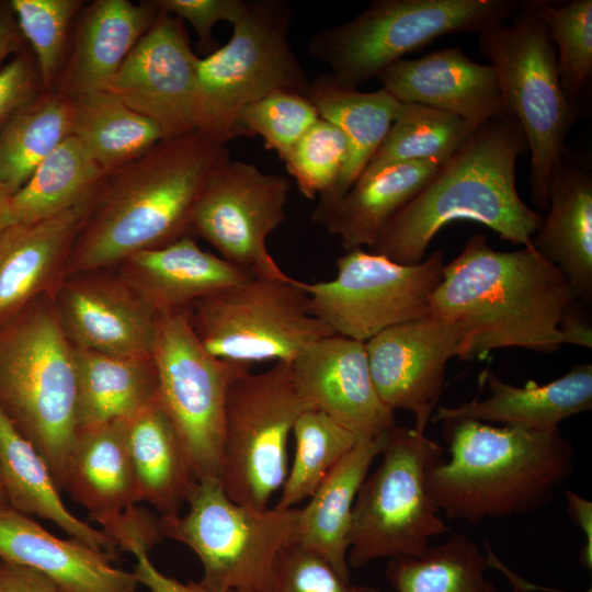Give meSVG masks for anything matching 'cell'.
I'll list each match as a JSON object with an SVG mask.
<instances>
[{"mask_svg": "<svg viewBox=\"0 0 592 592\" xmlns=\"http://www.w3.org/2000/svg\"><path fill=\"white\" fill-rule=\"evenodd\" d=\"M578 299L533 243L498 251L479 234L444 265L429 315L457 328L462 361L506 348L553 353L565 344L562 325Z\"/></svg>", "mask_w": 592, "mask_h": 592, "instance_id": "1", "label": "cell"}, {"mask_svg": "<svg viewBox=\"0 0 592 592\" xmlns=\"http://www.w3.org/2000/svg\"><path fill=\"white\" fill-rule=\"evenodd\" d=\"M227 144L197 129L163 138L141 157L105 172L92 193L61 280L116 266L139 251L190 235L201 189L230 158Z\"/></svg>", "mask_w": 592, "mask_h": 592, "instance_id": "2", "label": "cell"}, {"mask_svg": "<svg viewBox=\"0 0 592 592\" xmlns=\"http://www.w3.org/2000/svg\"><path fill=\"white\" fill-rule=\"evenodd\" d=\"M527 149L515 116L504 109L476 127L422 191L380 231L371 250L401 264H417L435 235L467 219L502 240L531 246L544 216L516 189V161Z\"/></svg>", "mask_w": 592, "mask_h": 592, "instance_id": "3", "label": "cell"}, {"mask_svg": "<svg viewBox=\"0 0 592 592\" xmlns=\"http://www.w3.org/2000/svg\"><path fill=\"white\" fill-rule=\"evenodd\" d=\"M441 422L451 457L432 468L428 490L448 520L478 523L530 513L547 504L573 474L574 447L560 429Z\"/></svg>", "mask_w": 592, "mask_h": 592, "instance_id": "4", "label": "cell"}, {"mask_svg": "<svg viewBox=\"0 0 592 592\" xmlns=\"http://www.w3.org/2000/svg\"><path fill=\"white\" fill-rule=\"evenodd\" d=\"M0 409L45 460L58 488L77 441L73 346L44 295L0 328Z\"/></svg>", "mask_w": 592, "mask_h": 592, "instance_id": "5", "label": "cell"}, {"mask_svg": "<svg viewBox=\"0 0 592 592\" xmlns=\"http://www.w3.org/2000/svg\"><path fill=\"white\" fill-rule=\"evenodd\" d=\"M510 23L478 33L480 54L494 69L508 109L517 119L531 153V197L548 209V182L563 159L577 107L560 86L556 48L536 0H524Z\"/></svg>", "mask_w": 592, "mask_h": 592, "instance_id": "6", "label": "cell"}, {"mask_svg": "<svg viewBox=\"0 0 592 592\" xmlns=\"http://www.w3.org/2000/svg\"><path fill=\"white\" fill-rule=\"evenodd\" d=\"M524 0H375L351 20L314 34L309 55L341 86L357 89L435 38L508 21Z\"/></svg>", "mask_w": 592, "mask_h": 592, "instance_id": "7", "label": "cell"}, {"mask_svg": "<svg viewBox=\"0 0 592 592\" xmlns=\"http://www.w3.org/2000/svg\"><path fill=\"white\" fill-rule=\"evenodd\" d=\"M444 447L414 428L395 424L386 435L379 466L363 481L352 512L348 565L421 557L432 538L449 534L428 490Z\"/></svg>", "mask_w": 592, "mask_h": 592, "instance_id": "8", "label": "cell"}, {"mask_svg": "<svg viewBox=\"0 0 592 592\" xmlns=\"http://www.w3.org/2000/svg\"><path fill=\"white\" fill-rule=\"evenodd\" d=\"M184 515L159 517L163 537L201 560L200 583L210 592H269L276 560L297 543L299 509L258 510L234 502L220 479L193 486Z\"/></svg>", "mask_w": 592, "mask_h": 592, "instance_id": "9", "label": "cell"}, {"mask_svg": "<svg viewBox=\"0 0 592 592\" xmlns=\"http://www.w3.org/2000/svg\"><path fill=\"white\" fill-rule=\"evenodd\" d=\"M186 312L203 348L231 364H291L314 342L334 335L312 315L301 282L288 275H252L197 300Z\"/></svg>", "mask_w": 592, "mask_h": 592, "instance_id": "10", "label": "cell"}, {"mask_svg": "<svg viewBox=\"0 0 592 592\" xmlns=\"http://www.w3.org/2000/svg\"><path fill=\"white\" fill-rule=\"evenodd\" d=\"M291 18L286 1H246L230 39L198 59L201 130L228 143L248 104L276 90L305 93L310 81L289 42Z\"/></svg>", "mask_w": 592, "mask_h": 592, "instance_id": "11", "label": "cell"}, {"mask_svg": "<svg viewBox=\"0 0 592 592\" xmlns=\"http://www.w3.org/2000/svg\"><path fill=\"white\" fill-rule=\"evenodd\" d=\"M250 369L242 365L228 385L220 481L234 502L264 510L286 479L294 424L310 407L297 394L288 363Z\"/></svg>", "mask_w": 592, "mask_h": 592, "instance_id": "12", "label": "cell"}, {"mask_svg": "<svg viewBox=\"0 0 592 592\" xmlns=\"http://www.w3.org/2000/svg\"><path fill=\"white\" fill-rule=\"evenodd\" d=\"M444 251L401 264L363 248L337 260L331 281L301 282L312 315L341 337L366 342L396 325L429 316L444 269Z\"/></svg>", "mask_w": 592, "mask_h": 592, "instance_id": "13", "label": "cell"}, {"mask_svg": "<svg viewBox=\"0 0 592 592\" xmlns=\"http://www.w3.org/2000/svg\"><path fill=\"white\" fill-rule=\"evenodd\" d=\"M151 356L160 403L196 479H220L227 389L243 364L210 355L194 333L186 310L159 314Z\"/></svg>", "mask_w": 592, "mask_h": 592, "instance_id": "14", "label": "cell"}, {"mask_svg": "<svg viewBox=\"0 0 592 592\" xmlns=\"http://www.w3.org/2000/svg\"><path fill=\"white\" fill-rule=\"evenodd\" d=\"M291 182L253 163L228 158L201 189L190 235L209 242L226 261L253 276L284 277L270 254L269 236L286 219Z\"/></svg>", "mask_w": 592, "mask_h": 592, "instance_id": "15", "label": "cell"}, {"mask_svg": "<svg viewBox=\"0 0 592 592\" xmlns=\"http://www.w3.org/2000/svg\"><path fill=\"white\" fill-rule=\"evenodd\" d=\"M198 59L183 21L160 10L105 90L153 121L164 138L184 135L201 129Z\"/></svg>", "mask_w": 592, "mask_h": 592, "instance_id": "16", "label": "cell"}, {"mask_svg": "<svg viewBox=\"0 0 592 592\" xmlns=\"http://www.w3.org/2000/svg\"><path fill=\"white\" fill-rule=\"evenodd\" d=\"M372 380L390 410L414 415L424 433L444 388L446 366L458 356L457 328L431 315L392 326L365 342Z\"/></svg>", "mask_w": 592, "mask_h": 592, "instance_id": "17", "label": "cell"}, {"mask_svg": "<svg viewBox=\"0 0 592 592\" xmlns=\"http://www.w3.org/2000/svg\"><path fill=\"white\" fill-rule=\"evenodd\" d=\"M49 296L72 346L112 355L151 354L159 314L119 274L69 276Z\"/></svg>", "mask_w": 592, "mask_h": 592, "instance_id": "18", "label": "cell"}, {"mask_svg": "<svg viewBox=\"0 0 592 592\" xmlns=\"http://www.w3.org/2000/svg\"><path fill=\"white\" fill-rule=\"evenodd\" d=\"M289 365L300 398L358 440L380 436L396 424L395 411L383 403L374 387L365 342L326 337L307 346Z\"/></svg>", "mask_w": 592, "mask_h": 592, "instance_id": "19", "label": "cell"}, {"mask_svg": "<svg viewBox=\"0 0 592 592\" xmlns=\"http://www.w3.org/2000/svg\"><path fill=\"white\" fill-rule=\"evenodd\" d=\"M377 79L399 101L453 113L474 128L505 109L492 66L471 60L459 46L402 58Z\"/></svg>", "mask_w": 592, "mask_h": 592, "instance_id": "20", "label": "cell"}, {"mask_svg": "<svg viewBox=\"0 0 592 592\" xmlns=\"http://www.w3.org/2000/svg\"><path fill=\"white\" fill-rule=\"evenodd\" d=\"M159 11L153 1L95 0L82 5L52 90L70 99L105 90Z\"/></svg>", "mask_w": 592, "mask_h": 592, "instance_id": "21", "label": "cell"}, {"mask_svg": "<svg viewBox=\"0 0 592 592\" xmlns=\"http://www.w3.org/2000/svg\"><path fill=\"white\" fill-rule=\"evenodd\" d=\"M125 421L82 429L70 453L61 490L83 505L113 540L137 514L139 496Z\"/></svg>", "mask_w": 592, "mask_h": 592, "instance_id": "22", "label": "cell"}, {"mask_svg": "<svg viewBox=\"0 0 592 592\" xmlns=\"http://www.w3.org/2000/svg\"><path fill=\"white\" fill-rule=\"evenodd\" d=\"M0 559L41 572L61 592H137L139 585L110 555L58 538L11 508L0 510Z\"/></svg>", "mask_w": 592, "mask_h": 592, "instance_id": "23", "label": "cell"}, {"mask_svg": "<svg viewBox=\"0 0 592 592\" xmlns=\"http://www.w3.org/2000/svg\"><path fill=\"white\" fill-rule=\"evenodd\" d=\"M92 196V195H91ZM91 196L50 218L13 224L0 237V328L37 298L50 295Z\"/></svg>", "mask_w": 592, "mask_h": 592, "instance_id": "24", "label": "cell"}, {"mask_svg": "<svg viewBox=\"0 0 592 592\" xmlns=\"http://www.w3.org/2000/svg\"><path fill=\"white\" fill-rule=\"evenodd\" d=\"M118 265V274L158 314L187 310L197 300L252 276L203 250L191 235L139 251Z\"/></svg>", "mask_w": 592, "mask_h": 592, "instance_id": "25", "label": "cell"}, {"mask_svg": "<svg viewBox=\"0 0 592 592\" xmlns=\"http://www.w3.org/2000/svg\"><path fill=\"white\" fill-rule=\"evenodd\" d=\"M490 390L483 400L435 409L433 421L471 419L533 431H554L560 422L592 409V364H576L565 375L539 385L514 386L486 373Z\"/></svg>", "mask_w": 592, "mask_h": 592, "instance_id": "26", "label": "cell"}, {"mask_svg": "<svg viewBox=\"0 0 592 592\" xmlns=\"http://www.w3.org/2000/svg\"><path fill=\"white\" fill-rule=\"evenodd\" d=\"M304 94L319 116L337 126L348 143L342 172L315 208L323 209L339 201L361 177L400 114L403 102L384 88L362 92L341 86L329 73L310 81Z\"/></svg>", "mask_w": 592, "mask_h": 592, "instance_id": "27", "label": "cell"}, {"mask_svg": "<svg viewBox=\"0 0 592 592\" xmlns=\"http://www.w3.org/2000/svg\"><path fill=\"white\" fill-rule=\"evenodd\" d=\"M442 164L411 161L361 178L339 201L314 209L312 220L338 237L344 251L371 248L390 219L422 191Z\"/></svg>", "mask_w": 592, "mask_h": 592, "instance_id": "28", "label": "cell"}, {"mask_svg": "<svg viewBox=\"0 0 592 592\" xmlns=\"http://www.w3.org/2000/svg\"><path fill=\"white\" fill-rule=\"evenodd\" d=\"M533 246L556 265L579 299L592 298V177L562 161L548 182V209Z\"/></svg>", "mask_w": 592, "mask_h": 592, "instance_id": "29", "label": "cell"}, {"mask_svg": "<svg viewBox=\"0 0 592 592\" xmlns=\"http://www.w3.org/2000/svg\"><path fill=\"white\" fill-rule=\"evenodd\" d=\"M386 435L358 440L299 509L296 544L323 558L346 581H351L348 551L353 505Z\"/></svg>", "mask_w": 592, "mask_h": 592, "instance_id": "30", "label": "cell"}, {"mask_svg": "<svg viewBox=\"0 0 592 592\" xmlns=\"http://www.w3.org/2000/svg\"><path fill=\"white\" fill-rule=\"evenodd\" d=\"M0 481L14 511L48 520L72 538L117 559L119 550L110 536L68 511L45 460L1 409Z\"/></svg>", "mask_w": 592, "mask_h": 592, "instance_id": "31", "label": "cell"}, {"mask_svg": "<svg viewBox=\"0 0 592 592\" xmlns=\"http://www.w3.org/2000/svg\"><path fill=\"white\" fill-rule=\"evenodd\" d=\"M125 428L139 500L161 516L180 514L197 479L159 398L126 420Z\"/></svg>", "mask_w": 592, "mask_h": 592, "instance_id": "32", "label": "cell"}, {"mask_svg": "<svg viewBox=\"0 0 592 592\" xmlns=\"http://www.w3.org/2000/svg\"><path fill=\"white\" fill-rule=\"evenodd\" d=\"M78 428L128 420L159 398L151 354L112 355L73 346Z\"/></svg>", "mask_w": 592, "mask_h": 592, "instance_id": "33", "label": "cell"}, {"mask_svg": "<svg viewBox=\"0 0 592 592\" xmlns=\"http://www.w3.org/2000/svg\"><path fill=\"white\" fill-rule=\"evenodd\" d=\"M71 100L70 135L104 172L141 157L164 138L153 121L106 90Z\"/></svg>", "mask_w": 592, "mask_h": 592, "instance_id": "34", "label": "cell"}, {"mask_svg": "<svg viewBox=\"0 0 592 592\" xmlns=\"http://www.w3.org/2000/svg\"><path fill=\"white\" fill-rule=\"evenodd\" d=\"M104 174L69 135L11 196L13 224L44 220L78 205L92 195Z\"/></svg>", "mask_w": 592, "mask_h": 592, "instance_id": "35", "label": "cell"}, {"mask_svg": "<svg viewBox=\"0 0 592 592\" xmlns=\"http://www.w3.org/2000/svg\"><path fill=\"white\" fill-rule=\"evenodd\" d=\"M72 100L55 90L41 93L0 130V182L11 194L71 134Z\"/></svg>", "mask_w": 592, "mask_h": 592, "instance_id": "36", "label": "cell"}, {"mask_svg": "<svg viewBox=\"0 0 592 592\" xmlns=\"http://www.w3.org/2000/svg\"><path fill=\"white\" fill-rule=\"evenodd\" d=\"M489 558L463 533H449L421 557L388 560L385 577L396 592H499Z\"/></svg>", "mask_w": 592, "mask_h": 592, "instance_id": "37", "label": "cell"}, {"mask_svg": "<svg viewBox=\"0 0 592 592\" xmlns=\"http://www.w3.org/2000/svg\"><path fill=\"white\" fill-rule=\"evenodd\" d=\"M474 129L453 113L403 102L400 114L358 179L398 163H444L462 147Z\"/></svg>", "mask_w": 592, "mask_h": 592, "instance_id": "38", "label": "cell"}, {"mask_svg": "<svg viewBox=\"0 0 592 592\" xmlns=\"http://www.w3.org/2000/svg\"><path fill=\"white\" fill-rule=\"evenodd\" d=\"M292 434L295 455L282 487L278 509H294L316 491L329 471L358 439L321 410L309 408L297 418Z\"/></svg>", "mask_w": 592, "mask_h": 592, "instance_id": "39", "label": "cell"}, {"mask_svg": "<svg viewBox=\"0 0 592 592\" xmlns=\"http://www.w3.org/2000/svg\"><path fill=\"white\" fill-rule=\"evenodd\" d=\"M536 5L555 44L561 89L577 107L592 76V0H536Z\"/></svg>", "mask_w": 592, "mask_h": 592, "instance_id": "40", "label": "cell"}, {"mask_svg": "<svg viewBox=\"0 0 592 592\" xmlns=\"http://www.w3.org/2000/svg\"><path fill=\"white\" fill-rule=\"evenodd\" d=\"M10 8L36 60L43 91L53 89L81 0H11Z\"/></svg>", "mask_w": 592, "mask_h": 592, "instance_id": "41", "label": "cell"}, {"mask_svg": "<svg viewBox=\"0 0 592 592\" xmlns=\"http://www.w3.org/2000/svg\"><path fill=\"white\" fill-rule=\"evenodd\" d=\"M319 118L316 107L305 94L276 90L241 110L236 134L259 135L264 146L283 160Z\"/></svg>", "mask_w": 592, "mask_h": 592, "instance_id": "42", "label": "cell"}, {"mask_svg": "<svg viewBox=\"0 0 592 592\" xmlns=\"http://www.w3.org/2000/svg\"><path fill=\"white\" fill-rule=\"evenodd\" d=\"M348 157L342 132L319 118L283 159L300 193L309 198L325 196L339 179Z\"/></svg>", "mask_w": 592, "mask_h": 592, "instance_id": "43", "label": "cell"}, {"mask_svg": "<svg viewBox=\"0 0 592 592\" xmlns=\"http://www.w3.org/2000/svg\"><path fill=\"white\" fill-rule=\"evenodd\" d=\"M269 592H382L374 585H354L320 556L293 544L278 556Z\"/></svg>", "mask_w": 592, "mask_h": 592, "instance_id": "44", "label": "cell"}, {"mask_svg": "<svg viewBox=\"0 0 592 592\" xmlns=\"http://www.w3.org/2000/svg\"><path fill=\"white\" fill-rule=\"evenodd\" d=\"M153 3L182 21H187L195 30L204 49L214 52L216 42L212 31L216 23L232 24L242 13L244 0H155Z\"/></svg>", "mask_w": 592, "mask_h": 592, "instance_id": "45", "label": "cell"}, {"mask_svg": "<svg viewBox=\"0 0 592 592\" xmlns=\"http://www.w3.org/2000/svg\"><path fill=\"white\" fill-rule=\"evenodd\" d=\"M42 90L34 55L20 52L0 67V130Z\"/></svg>", "mask_w": 592, "mask_h": 592, "instance_id": "46", "label": "cell"}, {"mask_svg": "<svg viewBox=\"0 0 592 592\" xmlns=\"http://www.w3.org/2000/svg\"><path fill=\"white\" fill-rule=\"evenodd\" d=\"M130 553L136 558L133 572L139 584L145 585L150 592H210L200 581L182 583L172 577L163 574L149 559L148 551L140 546H134Z\"/></svg>", "mask_w": 592, "mask_h": 592, "instance_id": "47", "label": "cell"}, {"mask_svg": "<svg viewBox=\"0 0 592 592\" xmlns=\"http://www.w3.org/2000/svg\"><path fill=\"white\" fill-rule=\"evenodd\" d=\"M0 592L61 591L41 572L0 559Z\"/></svg>", "mask_w": 592, "mask_h": 592, "instance_id": "48", "label": "cell"}, {"mask_svg": "<svg viewBox=\"0 0 592 592\" xmlns=\"http://www.w3.org/2000/svg\"><path fill=\"white\" fill-rule=\"evenodd\" d=\"M566 500L568 512L573 523L584 534V545L579 554L580 563L591 571L592 569V503L578 493L567 490Z\"/></svg>", "mask_w": 592, "mask_h": 592, "instance_id": "49", "label": "cell"}, {"mask_svg": "<svg viewBox=\"0 0 592 592\" xmlns=\"http://www.w3.org/2000/svg\"><path fill=\"white\" fill-rule=\"evenodd\" d=\"M23 39L10 4L0 2V65L22 52Z\"/></svg>", "mask_w": 592, "mask_h": 592, "instance_id": "50", "label": "cell"}, {"mask_svg": "<svg viewBox=\"0 0 592 592\" xmlns=\"http://www.w3.org/2000/svg\"><path fill=\"white\" fill-rule=\"evenodd\" d=\"M565 344H573L583 348L592 346L591 321L578 307L566 318L562 325Z\"/></svg>", "mask_w": 592, "mask_h": 592, "instance_id": "51", "label": "cell"}, {"mask_svg": "<svg viewBox=\"0 0 592 592\" xmlns=\"http://www.w3.org/2000/svg\"><path fill=\"white\" fill-rule=\"evenodd\" d=\"M12 225L11 194L0 182V237Z\"/></svg>", "mask_w": 592, "mask_h": 592, "instance_id": "52", "label": "cell"}, {"mask_svg": "<svg viewBox=\"0 0 592 592\" xmlns=\"http://www.w3.org/2000/svg\"><path fill=\"white\" fill-rule=\"evenodd\" d=\"M7 508H10V506L8 504V501H7V498H5L1 481H0V510L7 509Z\"/></svg>", "mask_w": 592, "mask_h": 592, "instance_id": "53", "label": "cell"}, {"mask_svg": "<svg viewBox=\"0 0 592 592\" xmlns=\"http://www.w3.org/2000/svg\"><path fill=\"white\" fill-rule=\"evenodd\" d=\"M585 592H591V589H589V590H588V591H585Z\"/></svg>", "mask_w": 592, "mask_h": 592, "instance_id": "54", "label": "cell"}]
</instances>
